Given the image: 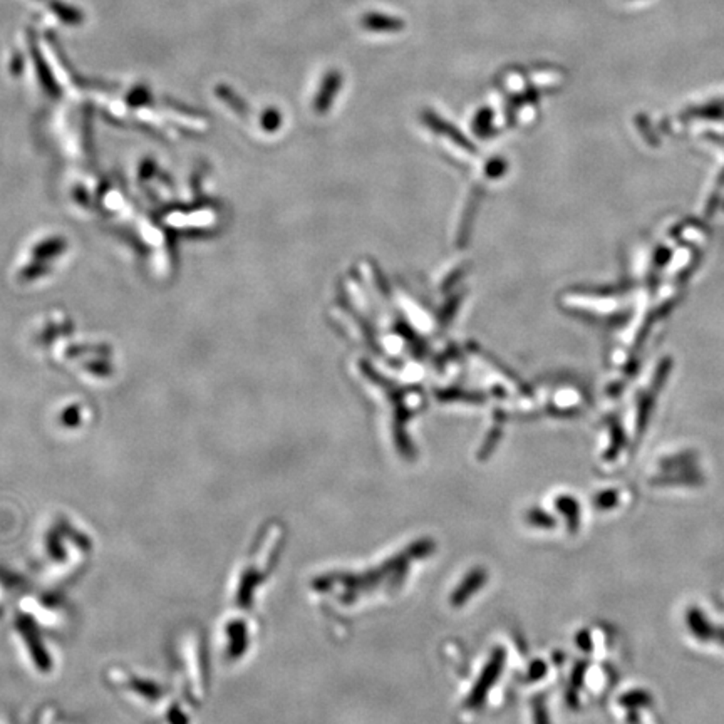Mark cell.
Returning a JSON list of instances; mask_svg holds the SVG:
<instances>
[{
	"mask_svg": "<svg viewBox=\"0 0 724 724\" xmlns=\"http://www.w3.org/2000/svg\"><path fill=\"white\" fill-rule=\"evenodd\" d=\"M361 25L370 32H399L404 29V20L392 15H382L369 12L361 19Z\"/></svg>",
	"mask_w": 724,
	"mask_h": 724,
	"instance_id": "1",
	"label": "cell"
},
{
	"mask_svg": "<svg viewBox=\"0 0 724 724\" xmlns=\"http://www.w3.org/2000/svg\"><path fill=\"white\" fill-rule=\"evenodd\" d=\"M342 84V76L339 70H330V73L325 76L324 82H322L319 98H317V109L319 111H325L329 108V104L332 103L334 96L337 94V91L341 89Z\"/></svg>",
	"mask_w": 724,
	"mask_h": 724,
	"instance_id": "2",
	"label": "cell"
}]
</instances>
